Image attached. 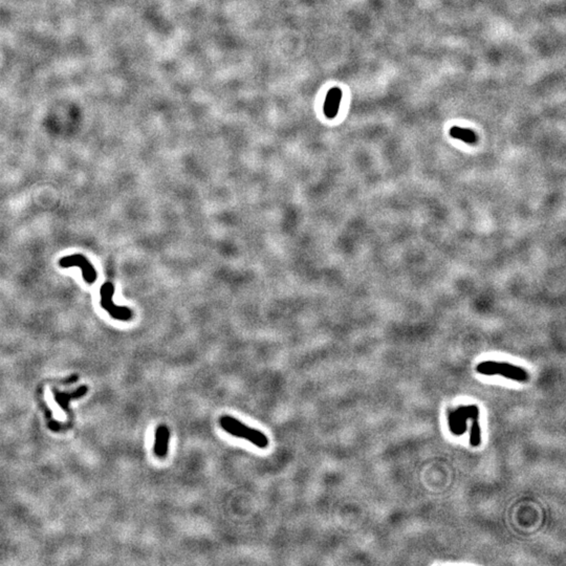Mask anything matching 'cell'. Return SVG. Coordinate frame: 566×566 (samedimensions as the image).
Segmentation results:
<instances>
[{"label": "cell", "instance_id": "1", "mask_svg": "<svg viewBox=\"0 0 566 566\" xmlns=\"http://www.w3.org/2000/svg\"><path fill=\"white\" fill-rule=\"evenodd\" d=\"M219 424L222 426L223 429L226 430L231 435L246 438L249 443H252L256 447L264 449L269 445L268 437L258 430H255L253 428H249L245 424H242L238 420L231 416H222L219 420Z\"/></svg>", "mask_w": 566, "mask_h": 566}, {"label": "cell", "instance_id": "2", "mask_svg": "<svg viewBox=\"0 0 566 566\" xmlns=\"http://www.w3.org/2000/svg\"><path fill=\"white\" fill-rule=\"evenodd\" d=\"M476 370L481 374H486V376L500 374V376L506 379H511L518 382H526L528 380V373L526 372V370L509 363H498L490 361L482 362L477 366Z\"/></svg>", "mask_w": 566, "mask_h": 566}, {"label": "cell", "instance_id": "3", "mask_svg": "<svg viewBox=\"0 0 566 566\" xmlns=\"http://www.w3.org/2000/svg\"><path fill=\"white\" fill-rule=\"evenodd\" d=\"M114 294V286L113 283L105 282L101 286V306L115 320L127 321L132 318V312L128 307L117 306L113 301Z\"/></svg>", "mask_w": 566, "mask_h": 566}, {"label": "cell", "instance_id": "4", "mask_svg": "<svg viewBox=\"0 0 566 566\" xmlns=\"http://www.w3.org/2000/svg\"><path fill=\"white\" fill-rule=\"evenodd\" d=\"M59 266L63 269H68L73 267L81 269L84 281L88 284H92L98 278V273L95 272L92 264L82 254H73L65 256L59 260Z\"/></svg>", "mask_w": 566, "mask_h": 566}, {"label": "cell", "instance_id": "5", "mask_svg": "<svg viewBox=\"0 0 566 566\" xmlns=\"http://www.w3.org/2000/svg\"><path fill=\"white\" fill-rule=\"evenodd\" d=\"M342 100V91L339 87H334L327 92L324 103V113L329 119H334L337 115Z\"/></svg>", "mask_w": 566, "mask_h": 566}, {"label": "cell", "instance_id": "6", "mask_svg": "<svg viewBox=\"0 0 566 566\" xmlns=\"http://www.w3.org/2000/svg\"><path fill=\"white\" fill-rule=\"evenodd\" d=\"M169 437H170V431L166 426H158L156 431V442H154V453L158 457H166L168 453Z\"/></svg>", "mask_w": 566, "mask_h": 566}, {"label": "cell", "instance_id": "7", "mask_svg": "<svg viewBox=\"0 0 566 566\" xmlns=\"http://www.w3.org/2000/svg\"><path fill=\"white\" fill-rule=\"evenodd\" d=\"M88 391V389L86 386H81L79 387L76 391L70 392V393H65V392H60L57 389H54L53 393H54V398L55 401L58 403V405L60 406L66 413H69V410H68V403L71 400H76V399H80L84 396Z\"/></svg>", "mask_w": 566, "mask_h": 566}, {"label": "cell", "instance_id": "8", "mask_svg": "<svg viewBox=\"0 0 566 566\" xmlns=\"http://www.w3.org/2000/svg\"><path fill=\"white\" fill-rule=\"evenodd\" d=\"M468 417L472 418V429H471V445L477 447L480 445V427L478 424V408L477 406H470L467 408Z\"/></svg>", "mask_w": 566, "mask_h": 566}, {"label": "cell", "instance_id": "9", "mask_svg": "<svg viewBox=\"0 0 566 566\" xmlns=\"http://www.w3.org/2000/svg\"><path fill=\"white\" fill-rule=\"evenodd\" d=\"M449 134L453 138L460 139V141L466 142L467 144H476L478 142V136H477L476 132L471 129L453 126L450 129Z\"/></svg>", "mask_w": 566, "mask_h": 566}, {"label": "cell", "instance_id": "10", "mask_svg": "<svg viewBox=\"0 0 566 566\" xmlns=\"http://www.w3.org/2000/svg\"><path fill=\"white\" fill-rule=\"evenodd\" d=\"M449 421H450L451 431L454 433V434H458V412H457V410L454 411V412H451V414L449 415Z\"/></svg>", "mask_w": 566, "mask_h": 566}]
</instances>
